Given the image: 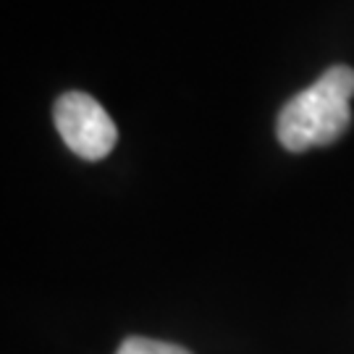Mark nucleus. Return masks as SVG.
Returning <instances> with one entry per match:
<instances>
[{
    "label": "nucleus",
    "mask_w": 354,
    "mask_h": 354,
    "mask_svg": "<svg viewBox=\"0 0 354 354\" xmlns=\"http://www.w3.org/2000/svg\"><path fill=\"white\" fill-rule=\"evenodd\" d=\"M55 127L66 147L84 160H102L115 147L118 129L95 97L84 92H66L55 102Z\"/></svg>",
    "instance_id": "f03ea898"
},
{
    "label": "nucleus",
    "mask_w": 354,
    "mask_h": 354,
    "mask_svg": "<svg viewBox=\"0 0 354 354\" xmlns=\"http://www.w3.org/2000/svg\"><path fill=\"white\" fill-rule=\"evenodd\" d=\"M354 68L333 66L313 87L294 95L279 113V140L291 152L326 147L342 137L352 121Z\"/></svg>",
    "instance_id": "f257e3e1"
},
{
    "label": "nucleus",
    "mask_w": 354,
    "mask_h": 354,
    "mask_svg": "<svg viewBox=\"0 0 354 354\" xmlns=\"http://www.w3.org/2000/svg\"><path fill=\"white\" fill-rule=\"evenodd\" d=\"M115 354H192V352L184 349V346H176V344L155 342V339H145V336H131V339H127V342L118 346Z\"/></svg>",
    "instance_id": "7ed1b4c3"
}]
</instances>
